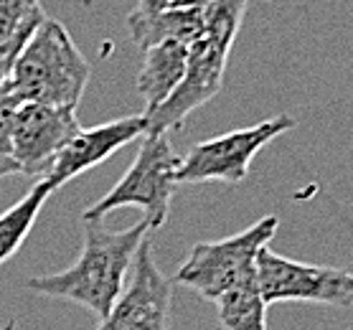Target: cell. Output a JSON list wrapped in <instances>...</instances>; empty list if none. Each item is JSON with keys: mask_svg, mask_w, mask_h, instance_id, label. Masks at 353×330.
I'll list each match as a JSON object with an SVG mask.
<instances>
[{"mask_svg": "<svg viewBox=\"0 0 353 330\" xmlns=\"http://www.w3.org/2000/svg\"><path fill=\"white\" fill-rule=\"evenodd\" d=\"M148 234L150 229L145 221H137L122 231H110L102 221H84V244L74 265L66 267L64 272L31 277L26 287L43 298L87 307L102 322L120 300L132 272L135 254Z\"/></svg>", "mask_w": 353, "mask_h": 330, "instance_id": "cell-1", "label": "cell"}, {"mask_svg": "<svg viewBox=\"0 0 353 330\" xmlns=\"http://www.w3.org/2000/svg\"><path fill=\"white\" fill-rule=\"evenodd\" d=\"M247 0H219L203 13V31L188 46L185 76L158 110L148 112V132H170L188 120V114L216 97L224 84L226 61L239 33Z\"/></svg>", "mask_w": 353, "mask_h": 330, "instance_id": "cell-2", "label": "cell"}, {"mask_svg": "<svg viewBox=\"0 0 353 330\" xmlns=\"http://www.w3.org/2000/svg\"><path fill=\"white\" fill-rule=\"evenodd\" d=\"M92 66L64 25L46 18L23 46L13 69V89L23 105L79 107Z\"/></svg>", "mask_w": 353, "mask_h": 330, "instance_id": "cell-3", "label": "cell"}, {"mask_svg": "<svg viewBox=\"0 0 353 330\" xmlns=\"http://www.w3.org/2000/svg\"><path fill=\"white\" fill-rule=\"evenodd\" d=\"M181 168V155L173 150L168 132H148L140 140L135 161L125 176L107 191L97 203H92L81 218L102 221L107 214L122 206H137L150 231L165 226L170 216V203L176 194V176Z\"/></svg>", "mask_w": 353, "mask_h": 330, "instance_id": "cell-4", "label": "cell"}, {"mask_svg": "<svg viewBox=\"0 0 353 330\" xmlns=\"http://www.w3.org/2000/svg\"><path fill=\"white\" fill-rule=\"evenodd\" d=\"M277 226L280 218L267 214L226 239L193 244L183 265L178 267L173 285H181L209 302H219L226 292L257 274L259 251L270 247Z\"/></svg>", "mask_w": 353, "mask_h": 330, "instance_id": "cell-5", "label": "cell"}, {"mask_svg": "<svg viewBox=\"0 0 353 330\" xmlns=\"http://www.w3.org/2000/svg\"><path fill=\"white\" fill-rule=\"evenodd\" d=\"M295 127V117L274 114L252 127H239L196 143L181 158L176 181L178 183H241L249 176L254 158L272 140Z\"/></svg>", "mask_w": 353, "mask_h": 330, "instance_id": "cell-6", "label": "cell"}, {"mask_svg": "<svg viewBox=\"0 0 353 330\" xmlns=\"http://www.w3.org/2000/svg\"><path fill=\"white\" fill-rule=\"evenodd\" d=\"M257 287L267 307L277 302H307V305L330 307L353 305L351 272L338 267L288 259L270 247H265L257 257Z\"/></svg>", "mask_w": 353, "mask_h": 330, "instance_id": "cell-7", "label": "cell"}, {"mask_svg": "<svg viewBox=\"0 0 353 330\" xmlns=\"http://www.w3.org/2000/svg\"><path fill=\"white\" fill-rule=\"evenodd\" d=\"M173 280L161 272L150 236L140 244L130 280L105 320L94 330H170Z\"/></svg>", "mask_w": 353, "mask_h": 330, "instance_id": "cell-8", "label": "cell"}, {"mask_svg": "<svg viewBox=\"0 0 353 330\" xmlns=\"http://www.w3.org/2000/svg\"><path fill=\"white\" fill-rule=\"evenodd\" d=\"M81 130L74 107L23 105L16 114L10 158L23 176L43 178L54 168L57 155Z\"/></svg>", "mask_w": 353, "mask_h": 330, "instance_id": "cell-9", "label": "cell"}, {"mask_svg": "<svg viewBox=\"0 0 353 330\" xmlns=\"http://www.w3.org/2000/svg\"><path fill=\"white\" fill-rule=\"evenodd\" d=\"M145 135H148V117L143 112L102 122V125L89 130L81 127L72 143L57 155L54 168L48 170V176L43 181L54 191H59L64 183L79 178L81 173H87L97 165H102L117 150H122L135 140H143Z\"/></svg>", "mask_w": 353, "mask_h": 330, "instance_id": "cell-10", "label": "cell"}, {"mask_svg": "<svg viewBox=\"0 0 353 330\" xmlns=\"http://www.w3.org/2000/svg\"><path fill=\"white\" fill-rule=\"evenodd\" d=\"M143 66L137 74V94L143 97L145 110L143 112H153L163 102L178 89V84L185 76V64H188V46L183 43H161L153 49L143 51Z\"/></svg>", "mask_w": 353, "mask_h": 330, "instance_id": "cell-11", "label": "cell"}, {"mask_svg": "<svg viewBox=\"0 0 353 330\" xmlns=\"http://www.w3.org/2000/svg\"><path fill=\"white\" fill-rule=\"evenodd\" d=\"M130 39L140 51L161 43H183L191 46L203 31V13L193 8H165L153 16H128Z\"/></svg>", "mask_w": 353, "mask_h": 330, "instance_id": "cell-12", "label": "cell"}, {"mask_svg": "<svg viewBox=\"0 0 353 330\" xmlns=\"http://www.w3.org/2000/svg\"><path fill=\"white\" fill-rule=\"evenodd\" d=\"M54 194L57 191L46 181H39V183H33V188L23 198H18L10 209L0 214V265H6L8 259L16 257L18 249L28 239L41 209L46 206V201Z\"/></svg>", "mask_w": 353, "mask_h": 330, "instance_id": "cell-13", "label": "cell"}, {"mask_svg": "<svg viewBox=\"0 0 353 330\" xmlns=\"http://www.w3.org/2000/svg\"><path fill=\"white\" fill-rule=\"evenodd\" d=\"M216 310L224 330H267V302L259 295L257 274L226 292Z\"/></svg>", "mask_w": 353, "mask_h": 330, "instance_id": "cell-14", "label": "cell"}, {"mask_svg": "<svg viewBox=\"0 0 353 330\" xmlns=\"http://www.w3.org/2000/svg\"><path fill=\"white\" fill-rule=\"evenodd\" d=\"M46 21L41 0H0V43H8L23 31Z\"/></svg>", "mask_w": 353, "mask_h": 330, "instance_id": "cell-15", "label": "cell"}, {"mask_svg": "<svg viewBox=\"0 0 353 330\" xmlns=\"http://www.w3.org/2000/svg\"><path fill=\"white\" fill-rule=\"evenodd\" d=\"M21 107L23 102L13 94V89H0V155L10 158V137H13V125H16V114Z\"/></svg>", "mask_w": 353, "mask_h": 330, "instance_id": "cell-16", "label": "cell"}, {"mask_svg": "<svg viewBox=\"0 0 353 330\" xmlns=\"http://www.w3.org/2000/svg\"><path fill=\"white\" fill-rule=\"evenodd\" d=\"M33 33H36V28L18 33L16 39L8 41V43H0V89L10 84L13 69H16V64H18V56H21V51H23V46L28 43V39H31Z\"/></svg>", "mask_w": 353, "mask_h": 330, "instance_id": "cell-17", "label": "cell"}, {"mask_svg": "<svg viewBox=\"0 0 353 330\" xmlns=\"http://www.w3.org/2000/svg\"><path fill=\"white\" fill-rule=\"evenodd\" d=\"M170 3L173 0H137L132 13H137V16H153V13H161V10L170 8Z\"/></svg>", "mask_w": 353, "mask_h": 330, "instance_id": "cell-18", "label": "cell"}, {"mask_svg": "<svg viewBox=\"0 0 353 330\" xmlns=\"http://www.w3.org/2000/svg\"><path fill=\"white\" fill-rule=\"evenodd\" d=\"M219 0H173L170 8H193V10H206L209 6H214Z\"/></svg>", "mask_w": 353, "mask_h": 330, "instance_id": "cell-19", "label": "cell"}, {"mask_svg": "<svg viewBox=\"0 0 353 330\" xmlns=\"http://www.w3.org/2000/svg\"><path fill=\"white\" fill-rule=\"evenodd\" d=\"M16 173H21V170H18V165L13 163V158H8V155H0V178L16 176Z\"/></svg>", "mask_w": 353, "mask_h": 330, "instance_id": "cell-20", "label": "cell"}, {"mask_svg": "<svg viewBox=\"0 0 353 330\" xmlns=\"http://www.w3.org/2000/svg\"><path fill=\"white\" fill-rule=\"evenodd\" d=\"M0 330H16V320H8L6 322V325H3V328Z\"/></svg>", "mask_w": 353, "mask_h": 330, "instance_id": "cell-21", "label": "cell"}, {"mask_svg": "<svg viewBox=\"0 0 353 330\" xmlns=\"http://www.w3.org/2000/svg\"><path fill=\"white\" fill-rule=\"evenodd\" d=\"M351 287H353V274H351Z\"/></svg>", "mask_w": 353, "mask_h": 330, "instance_id": "cell-22", "label": "cell"}]
</instances>
